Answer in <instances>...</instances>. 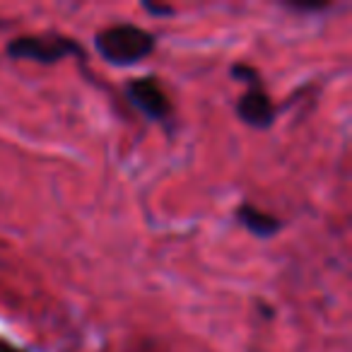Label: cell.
<instances>
[{
  "label": "cell",
  "mask_w": 352,
  "mask_h": 352,
  "mask_svg": "<svg viewBox=\"0 0 352 352\" xmlns=\"http://www.w3.org/2000/svg\"><path fill=\"white\" fill-rule=\"evenodd\" d=\"M8 54L17 60H34V63H58L68 56H85L78 41L70 36H17L10 41Z\"/></svg>",
  "instance_id": "obj_2"
},
{
  "label": "cell",
  "mask_w": 352,
  "mask_h": 352,
  "mask_svg": "<svg viewBox=\"0 0 352 352\" xmlns=\"http://www.w3.org/2000/svg\"><path fill=\"white\" fill-rule=\"evenodd\" d=\"M126 94H128V102L135 109H140L152 121H164V118L169 116L171 104H169V99H166L164 89L157 85V80H152V78L133 80V82H128Z\"/></svg>",
  "instance_id": "obj_3"
},
{
  "label": "cell",
  "mask_w": 352,
  "mask_h": 352,
  "mask_svg": "<svg viewBox=\"0 0 352 352\" xmlns=\"http://www.w3.org/2000/svg\"><path fill=\"white\" fill-rule=\"evenodd\" d=\"M236 215H239L241 225H244L251 234L263 236V239H265V236L278 234V230L283 227L278 217L268 215V212L258 210V208H254V206H241L239 210H236Z\"/></svg>",
  "instance_id": "obj_5"
},
{
  "label": "cell",
  "mask_w": 352,
  "mask_h": 352,
  "mask_svg": "<svg viewBox=\"0 0 352 352\" xmlns=\"http://www.w3.org/2000/svg\"><path fill=\"white\" fill-rule=\"evenodd\" d=\"M145 10L152 12V15H171V8H164V6H150L145 3Z\"/></svg>",
  "instance_id": "obj_7"
},
{
  "label": "cell",
  "mask_w": 352,
  "mask_h": 352,
  "mask_svg": "<svg viewBox=\"0 0 352 352\" xmlns=\"http://www.w3.org/2000/svg\"><path fill=\"white\" fill-rule=\"evenodd\" d=\"M236 116L251 128H270L275 121V109L270 97L265 94L263 85L246 87L244 97L236 104Z\"/></svg>",
  "instance_id": "obj_4"
},
{
  "label": "cell",
  "mask_w": 352,
  "mask_h": 352,
  "mask_svg": "<svg viewBox=\"0 0 352 352\" xmlns=\"http://www.w3.org/2000/svg\"><path fill=\"white\" fill-rule=\"evenodd\" d=\"M232 75L239 78V80H244L249 87L251 85H261L258 73H256V68H251V65H234V68H232Z\"/></svg>",
  "instance_id": "obj_6"
},
{
  "label": "cell",
  "mask_w": 352,
  "mask_h": 352,
  "mask_svg": "<svg viewBox=\"0 0 352 352\" xmlns=\"http://www.w3.org/2000/svg\"><path fill=\"white\" fill-rule=\"evenodd\" d=\"M0 352H22V350H17V347L10 345V342H3V340H0Z\"/></svg>",
  "instance_id": "obj_8"
},
{
  "label": "cell",
  "mask_w": 352,
  "mask_h": 352,
  "mask_svg": "<svg viewBox=\"0 0 352 352\" xmlns=\"http://www.w3.org/2000/svg\"><path fill=\"white\" fill-rule=\"evenodd\" d=\"M97 51L111 65H135L155 51V36L135 25H116L97 34Z\"/></svg>",
  "instance_id": "obj_1"
}]
</instances>
